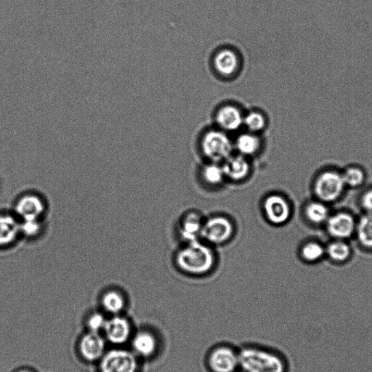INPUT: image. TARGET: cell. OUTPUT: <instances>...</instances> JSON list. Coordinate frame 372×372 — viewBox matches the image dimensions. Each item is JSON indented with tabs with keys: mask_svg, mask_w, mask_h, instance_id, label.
<instances>
[{
	"mask_svg": "<svg viewBox=\"0 0 372 372\" xmlns=\"http://www.w3.org/2000/svg\"><path fill=\"white\" fill-rule=\"evenodd\" d=\"M175 262L184 274L201 277L214 269L217 255L213 246L200 240L185 242L177 252Z\"/></svg>",
	"mask_w": 372,
	"mask_h": 372,
	"instance_id": "cell-1",
	"label": "cell"
},
{
	"mask_svg": "<svg viewBox=\"0 0 372 372\" xmlns=\"http://www.w3.org/2000/svg\"><path fill=\"white\" fill-rule=\"evenodd\" d=\"M239 366L245 372H285L281 358L268 351L254 348L243 349L239 354Z\"/></svg>",
	"mask_w": 372,
	"mask_h": 372,
	"instance_id": "cell-2",
	"label": "cell"
},
{
	"mask_svg": "<svg viewBox=\"0 0 372 372\" xmlns=\"http://www.w3.org/2000/svg\"><path fill=\"white\" fill-rule=\"evenodd\" d=\"M97 367V372H139L140 358L126 347H113Z\"/></svg>",
	"mask_w": 372,
	"mask_h": 372,
	"instance_id": "cell-3",
	"label": "cell"
},
{
	"mask_svg": "<svg viewBox=\"0 0 372 372\" xmlns=\"http://www.w3.org/2000/svg\"><path fill=\"white\" fill-rule=\"evenodd\" d=\"M201 150L208 162L222 164L233 154L234 143L226 132L209 130L203 136Z\"/></svg>",
	"mask_w": 372,
	"mask_h": 372,
	"instance_id": "cell-4",
	"label": "cell"
},
{
	"mask_svg": "<svg viewBox=\"0 0 372 372\" xmlns=\"http://www.w3.org/2000/svg\"><path fill=\"white\" fill-rule=\"evenodd\" d=\"M235 226L225 216H214L205 220L201 240L211 246L225 244L233 237Z\"/></svg>",
	"mask_w": 372,
	"mask_h": 372,
	"instance_id": "cell-5",
	"label": "cell"
},
{
	"mask_svg": "<svg viewBox=\"0 0 372 372\" xmlns=\"http://www.w3.org/2000/svg\"><path fill=\"white\" fill-rule=\"evenodd\" d=\"M108 345L102 333L85 330L77 342V353L84 363L97 364L108 349Z\"/></svg>",
	"mask_w": 372,
	"mask_h": 372,
	"instance_id": "cell-6",
	"label": "cell"
},
{
	"mask_svg": "<svg viewBox=\"0 0 372 372\" xmlns=\"http://www.w3.org/2000/svg\"><path fill=\"white\" fill-rule=\"evenodd\" d=\"M134 332L131 320L123 314L108 316L102 334L108 345L125 347L130 343Z\"/></svg>",
	"mask_w": 372,
	"mask_h": 372,
	"instance_id": "cell-7",
	"label": "cell"
},
{
	"mask_svg": "<svg viewBox=\"0 0 372 372\" xmlns=\"http://www.w3.org/2000/svg\"><path fill=\"white\" fill-rule=\"evenodd\" d=\"M266 219L272 226L285 224L290 218L292 210L286 198L278 194L268 195L262 204Z\"/></svg>",
	"mask_w": 372,
	"mask_h": 372,
	"instance_id": "cell-8",
	"label": "cell"
},
{
	"mask_svg": "<svg viewBox=\"0 0 372 372\" xmlns=\"http://www.w3.org/2000/svg\"><path fill=\"white\" fill-rule=\"evenodd\" d=\"M345 183L342 176L337 172L328 171L318 177L315 185V191L321 200L332 202L342 194Z\"/></svg>",
	"mask_w": 372,
	"mask_h": 372,
	"instance_id": "cell-9",
	"label": "cell"
},
{
	"mask_svg": "<svg viewBox=\"0 0 372 372\" xmlns=\"http://www.w3.org/2000/svg\"><path fill=\"white\" fill-rule=\"evenodd\" d=\"M226 180L235 183L242 182L251 173V164L247 157L239 154H232L222 163Z\"/></svg>",
	"mask_w": 372,
	"mask_h": 372,
	"instance_id": "cell-10",
	"label": "cell"
},
{
	"mask_svg": "<svg viewBox=\"0 0 372 372\" xmlns=\"http://www.w3.org/2000/svg\"><path fill=\"white\" fill-rule=\"evenodd\" d=\"M204 221L202 215L195 211L183 216L180 222L178 233L184 243L201 240Z\"/></svg>",
	"mask_w": 372,
	"mask_h": 372,
	"instance_id": "cell-11",
	"label": "cell"
},
{
	"mask_svg": "<svg viewBox=\"0 0 372 372\" xmlns=\"http://www.w3.org/2000/svg\"><path fill=\"white\" fill-rule=\"evenodd\" d=\"M130 350L141 358L154 356L157 350L158 342L154 334L148 330L134 332L130 342Z\"/></svg>",
	"mask_w": 372,
	"mask_h": 372,
	"instance_id": "cell-12",
	"label": "cell"
},
{
	"mask_svg": "<svg viewBox=\"0 0 372 372\" xmlns=\"http://www.w3.org/2000/svg\"><path fill=\"white\" fill-rule=\"evenodd\" d=\"M209 364L214 372H233L239 367V354L220 347L210 354Z\"/></svg>",
	"mask_w": 372,
	"mask_h": 372,
	"instance_id": "cell-13",
	"label": "cell"
},
{
	"mask_svg": "<svg viewBox=\"0 0 372 372\" xmlns=\"http://www.w3.org/2000/svg\"><path fill=\"white\" fill-rule=\"evenodd\" d=\"M242 113L237 106L227 105L220 108L216 115V121L220 130L234 132L244 125Z\"/></svg>",
	"mask_w": 372,
	"mask_h": 372,
	"instance_id": "cell-14",
	"label": "cell"
},
{
	"mask_svg": "<svg viewBox=\"0 0 372 372\" xmlns=\"http://www.w3.org/2000/svg\"><path fill=\"white\" fill-rule=\"evenodd\" d=\"M327 229L332 237L346 239L351 237L355 229L353 218L345 213L334 215L328 220Z\"/></svg>",
	"mask_w": 372,
	"mask_h": 372,
	"instance_id": "cell-15",
	"label": "cell"
},
{
	"mask_svg": "<svg viewBox=\"0 0 372 372\" xmlns=\"http://www.w3.org/2000/svg\"><path fill=\"white\" fill-rule=\"evenodd\" d=\"M16 210L23 220H38L43 213L44 205L39 197L28 195L21 198Z\"/></svg>",
	"mask_w": 372,
	"mask_h": 372,
	"instance_id": "cell-16",
	"label": "cell"
},
{
	"mask_svg": "<svg viewBox=\"0 0 372 372\" xmlns=\"http://www.w3.org/2000/svg\"><path fill=\"white\" fill-rule=\"evenodd\" d=\"M214 67L221 75L230 77L239 69L240 60L231 49H222L214 58Z\"/></svg>",
	"mask_w": 372,
	"mask_h": 372,
	"instance_id": "cell-17",
	"label": "cell"
},
{
	"mask_svg": "<svg viewBox=\"0 0 372 372\" xmlns=\"http://www.w3.org/2000/svg\"><path fill=\"white\" fill-rule=\"evenodd\" d=\"M101 306L102 311L108 316L123 314L126 312L127 301L119 291L109 290L102 295Z\"/></svg>",
	"mask_w": 372,
	"mask_h": 372,
	"instance_id": "cell-18",
	"label": "cell"
},
{
	"mask_svg": "<svg viewBox=\"0 0 372 372\" xmlns=\"http://www.w3.org/2000/svg\"><path fill=\"white\" fill-rule=\"evenodd\" d=\"M200 178L203 183L210 188L219 187L226 181L222 164L212 162H208L202 167Z\"/></svg>",
	"mask_w": 372,
	"mask_h": 372,
	"instance_id": "cell-19",
	"label": "cell"
},
{
	"mask_svg": "<svg viewBox=\"0 0 372 372\" xmlns=\"http://www.w3.org/2000/svg\"><path fill=\"white\" fill-rule=\"evenodd\" d=\"M261 147L258 136L255 133L247 132L239 136L234 143V150L245 157H251L257 154Z\"/></svg>",
	"mask_w": 372,
	"mask_h": 372,
	"instance_id": "cell-20",
	"label": "cell"
},
{
	"mask_svg": "<svg viewBox=\"0 0 372 372\" xmlns=\"http://www.w3.org/2000/svg\"><path fill=\"white\" fill-rule=\"evenodd\" d=\"M20 232V225L10 216H0V246L14 242Z\"/></svg>",
	"mask_w": 372,
	"mask_h": 372,
	"instance_id": "cell-21",
	"label": "cell"
},
{
	"mask_svg": "<svg viewBox=\"0 0 372 372\" xmlns=\"http://www.w3.org/2000/svg\"><path fill=\"white\" fill-rule=\"evenodd\" d=\"M358 240L366 247L372 248V213L364 216L357 226Z\"/></svg>",
	"mask_w": 372,
	"mask_h": 372,
	"instance_id": "cell-22",
	"label": "cell"
},
{
	"mask_svg": "<svg viewBox=\"0 0 372 372\" xmlns=\"http://www.w3.org/2000/svg\"><path fill=\"white\" fill-rule=\"evenodd\" d=\"M307 218L312 222L318 223L326 221L329 216L327 207L320 202L310 203L305 209Z\"/></svg>",
	"mask_w": 372,
	"mask_h": 372,
	"instance_id": "cell-23",
	"label": "cell"
},
{
	"mask_svg": "<svg viewBox=\"0 0 372 372\" xmlns=\"http://www.w3.org/2000/svg\"><path fill=\"white\" fill-rule=\"evenodd\" d=\"M107 318L102 311L91 312L84 320L86 331L102 334Z\"/></svg>",
	"mask_w": 372,
	"mask_h": 372,
	"instance_id": "cell-24",
	"label": "cell"
},
{
	"mask_svg": "<svg viewBox=\"0 0 372 372\" xmlns=\"http://www.w3.org/2000/svg\"><path fill=\"white\" fill-rule=\"evenodd\" d=\"M244 125L251 132L257 133L266 128V119L263 114L258 111H252L244 117Z\"/></svg>",
	"mask_w": 372,
	"mask_h": 372,
	"instance_id": "cell-25",
	"label": "cell"
},
{
	"mask_svg": "<svg viewBox=\"0 0 372 372\" xmlns=\"http://www.w3.org/2000/svg\"><path fill=\"white\" fill-rule=\"evenodd\" d=\"M327 253L332 259L344 261L350 255V248L342 242H336L328 246Z\"/></svg>",
	"mask_w": 372,
	"mask_h": 372,
	"instance_id": "cell-26",
	"label": "cell"
},
{
	"mask_svg": "<svg viewBox=\"0 0 372 372\" xmlns=\"http://www.w3.org/2000/svg\"><path fill=\"white\" fill-rule=\"evenodd\" d=\"M301 254L307 261L312 262L319 259L325 254L324 247L316 242H309L303 247Z\"/></svg>",
	"mask_w": 372,
	"mask_h": 372,
	"instance_id": "cell-27",
	"label": "cell"
},
{
	"mask_svg": "<svg viewBox=\"0 0 372 372\" xmlns=\"http://www.w3.org/2000/svg\"><path fill=\"white\" fill-rule=\"evenodd\" d=\"M342 176L345 184L351 186V187L360 185L364 180V172L358 168L347 170Z\"/></svg>",
	"mask_w": 372,
	"mask_h": 372,
	"instance_id": "cell-28",
	"label": "cell"
},
{
	"mask_svg": "<svg viewBox=\"0 0 372 372\" xmlns=\"http://www.w3.org/2000/svg\"><path fill=\"white\" fill-rule=\"evenodd\" d=\"M20 225V231L29 237L39 233L41 229L38 220H24Z\"/></svg>",
	"mask_w": 372,
	"mask_h": 372,
	"instance_id": "cell-29",
	"label": "cell"
},
{
	"mask_svg": "<svg viewBox=\"0 0 372 372\" xmlns=\"http://www.w3.org/2000/svg\"><path fill=\"white\" fill-rule=\"evenodd\" d=\"M362 205L369 213H372V190L368 191L364 194Z\"/></svg>",
	"mask_w": 372,
	"mask_h": 372,
	"instance_id": "cell-30",
	"label": "cell"
},
{
	"mask_svg": "<svg viewBox=\"0 0 372 372\" xmlns=\"http://www.w3.org/2000/svg\"><path fill=\"white\" fill-rule=\"evenodd\" d=\"M14 372H36V371L32 368L23 367H20L16 369Z\"/></svg>",
	"mask_w": 372,
	"mask_h": 372,
	"instance_id": "cell-31",
	"label": "cell"
}]
</instances>
